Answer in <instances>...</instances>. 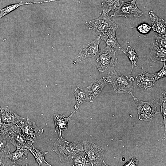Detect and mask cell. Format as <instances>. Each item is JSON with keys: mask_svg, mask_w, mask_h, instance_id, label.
Masks as SVG:
<instances>
[{"mask_svg": "<svg viewBox=\"0 0 166 166\" xmlns=\"http://www.w3.org/2000/svg\"><path fill=\"white\" fill-rule=\"evenodd\" d=\"M52 150L58 155L62 163L65 162L76 153L84 152L82 142H69L59 138L55 142Z\"/></svg>", "mask_w": 166, "mask_h": 166, "instance_id": "1", "label": "cell"}, {"mask_svg": "<svg viewBox=\"0 0 166 166\" xmlns=\"http://www.w3.org/2000/svg\"><path fill=\"white\" fill-rule=\"evenodd\" d=\"M105 78L109 84L112 85L116 93L133 94L132 82L135 79L132 77L129 78L124 76L113 69L108 71Z\"/></svg>", "mask_w": 166, "mask_h": 166, "instance_id": "2", "label": "cell"}, {"mask_svg": "<svg viewBox=\"0 0 166 166\" xmlns=\"http://www.w3.org/2000/svg\"><path fill=\"white\" fill-rule=\"evenodd\" d=\"M116 50L110 46L107 45L102 47L99 50V57L96 60L97 68L101 73H104L114 69L118 61L115 55Z\"/></svg>", "mask_w": 166, "mask_h": 166, "instance_id": "3", "label": "cell"}, {"mask_svg": "<svg viewBox=\"0 0 166 166\" xmlns=\"http://www.w3.org/2000/svg\"><path fill=\"white\" fill-rule=\"evenodd\" d=\"M82 142L91 166H107L104 161V148L89 141L83 140Z\"/></svg>", "mask_w": 166, "mask_h": 166, "instance_id": "4", "label": "cell"}, {"mask_svg": "<svg viewBox=\"0 0 166 166\" xmlns=\"http://www.w3.org/2000/svg\"><path fill=\"white\" fill-rule=\"evenodd\" d=\"M131 95L137 106L139 118L140 120L150 121L159 113L156 110L157 107L159 105L157 100L145 102L138 99L133 94Z\"/></svg>", "mask_w": 166, "mask_h": 166, "instance_id": "5", "label": "cell"}, {"mask_svg": "<svg viewBox=\"0 0 166 166\" xmlns=\"http://www.w3.org/2000/svg\"><path fill=\"white\" fill-rule=\"evenodd\" d=\"M156 40L149 49L150 59L155 62L166 59V34L156 33Z\"/></svg>", "mask_w": 166, "mask_h": 166, "instance_id": "6", "label": "cell"}, {"mask_svg": "<svg viewBox=\"0 0 166 166\" xmlns=\"http://www.w3.org/2000/svg\"><path fill=\"white\" fill-rule=\"evenodd\" d=\"M101 40L99 36L91 42L82 46L79 49L78 54L73 61V64L87 58L95 57L98 54L99 45Z\"/></svg>", "mask_w": 166, "mask_h": 166, "instance_id": "7", "label": "cell"}, {"mask_svg": "<svg viewBox=\"0 0 166 166\" xmlns=\"http://www.w3.org/2000/svg\"><path fill=\"white\" fill-rule=\"evenodd\" d=\"M136 0H132L128 2L122 1L120 6L115 9L113 14L111 17L124 16L126 18L131 17L138 18L141 17L143 13L136 6Z\"/></svg>", "mask_w": 166, "mask_h": 166, "instance_id": "8", "label": "cell"}, {"mask_svg": "<svg viewBox=\"0 0 166 166\" xmlns=\"http://www.w3.org/2000/svg\"><path fill=\"white\" fill-rule=\"evenodd\" d=\"M19 126L27 140L31 141L33 144L43 132L42 128L38 127L35 122L28 117Z\"/></svg>", "mask_w": 166, "mask_h": 166, "instance_id": "9", "label": "cell"}, {"mask_svg": "<svg viewBox=\"0 0 166 166\" xmlns=\"http://www.w3.org/2000/svg\"><path fill=\"white\" fill-rule=\"evenodd\" d=\"M119 28V26L113 20L110 27L106 31L100 33L99 36L101 40L104 41L107 45L110 46L116 51H122L124 49L120 45L116 37V31Z\"/></svg>", "mask_w": 166, "mask_h": 166, "instance_id": "10", "label": "cell"}, {"mask_svg": "<svg viewBox=\"0 0 166 166\" xmlns=\"http://www.w3.org/2000/svg\"><path fill=\"white\" fill-rule=\"evenodd\" d=\"M112 22L109 14L102 12L99 17L89 22L88 27L89 29L101 33L106 31L110 27Z\"/></svg>", "mask_w": 166, "mask_h": 166, "instance_id": "11", "label": "cell"}, {"mask_svg": "<svg viewBox=\"0 0 166 166\" xmlns=\"http://www.w3.org/2000/svg\"><path fill=\"white\" fill-rule=\"evenodd\" d=\"M9 135L10 143L15 147L21 149H28L29 145L27 143V140L22 132L19 126L13 125Z\"/></svg>", "mask_w": 166, "mask_h": 166, "instance_id": "12", "label": "cell"}, {"mask_svg": "<svg viewBox=\"0 0 166 166\" xmlns=\"http://www.w3.org/2000/svg\"><path fill=\"white\" fill-rule=\"evenodd\" d=\"M24 118L6 108L0 107V122L8 125L19 126L24 121Z\"/></svg>", "mask_w": 166, "mask_h": 166, "instance_id": "13", "label": "cell"}, {"mask_svg": "<svg viewBox=\"0 0 166 166\" xmlns=\"http://www.w3.org/2000/svg\"><path fill=\"white\" fill-rule=\"evenodd\" d=\"M109 84L105 77L94 81L91 83L86 88L88 93L89 100L93 102L100 93L104 87Z\"/></svg>", "mask_w": 166, "mask_h": 166, "instance_id": "14", "label": "cell"}, {"mask_svg": "<svg viewBox=\"0 0 166 166\" xmlns=\"http://www.w3.org/2000/svg\"><path fill=\"white\" fill-rule=\"evenodd\" d=\"M137 85L142 90H148L154 87L156 81L153 73H149L144 71L140 73L135 77Z\"/></svg>", "mask_w": 166, "mask_h": 166, "instance_id": "15", "label": "cell"}, {"mask_svg": "<svg viewBox=\"0 0 166 166\" xmlns=\"http://www.w3.org/2000/svg\"><path fill=\"white\" fill-rule=\"evenodd\" d=\"M75 112V111L72 112L69 116L66 118L63 114L57 113L54 114L53 120L55 126V132L57 133L61 139H64L62 136L61 132L64 130H68V122Z\"/></svg>", "mask_w": 166, "mask_h": 166, "instance_id": "16", "label": "cell"}, {"mask_svg": "<svg viewBox=\"0 0 166 166\" xmlns=\"http://www.w3.org/2000/svg\"><path fill=\"white\" fill-rule=\"evenodd\" d=\"M149 14L153 30L159 34H166V22L156 16L152 10L150 11Z\"/></svg>", "mask_w": 166, "mask_h": 166, "instance_id": "17", "label": "cell"}, {"mask_svg": "<svg viewBox=\"0 0 166 166\" xmlns=\"http://www.w3.org/2000/svg\"><path fill=\"white\" fill-rule=\"evenodd\" d=\"M73 93L76 100V104L74 106L76 112L82 104L89 101V97L86 89L82 86H76L73 90Z\"/></svg>", "mask_w": 166, "mask_h": 166, "instance_id": "18", "label": "cell"}, {"mask_svg": "<svg viewBox=\"0 0 166 166\" xmlns=\"http://www.w3.org/2000/svg\"><path fill=\"white\" fill-rule=\"evenodd\" d=\"M28 149L34 157L39 166H51L45 160V156L48 153L46 151H40L35 148L33 144L29 146Z\"/></svg>", "mask_w": 166, "mask_h": 166, "instance_id": "19", "label": "cell"}, {"mask_svg": "<svg viewBox=\"0 0 166 166\" xmlns=\"http://www.w3.org/2000/svg\"><path fill=\"white\" fill-rule=\"evenodd\" d=\"M29 152L28 149H21L17 148L15 151L12 153H10L7 157L11 161L15 163L16 161L20 162L24 159L28 158V154Z\"/></svg>", "mask_w": 166, "mask_h": 166, "instance_id": "20", "label": "cell"}, {"mask_svg": "<svg viewBox=\"0 0 166 166\" xmlns=\"http://www.w3.org/2000/svg\"><path fill=\"white\" fill-rule=\"evenodd\" d=\"M40 3V1L34 2H26L25 3H23L22 1H21L18 3L11 4L6 6L3 8H0V19L3 17L14 10L21 6L25 5L35 4L37 3Z\"/></svg>", "mask_w": 166, "mask_h": 166, "instance_id": "21", "label": "cell"}, {"mask_svg": "<svg viewBox=\"0 0 166 166\" xmlns=\"http://www.w3.org/2000/svg\"><path fill=\"white\" fill-rule=\"evenodd\" d=\"M120 5L119 0H104L102 3L103 12L107 14L114 11Z\"/></svg>", "mask_w": 166, "mask_h": 166, "instance_id": "22", "label": "cell"}, {"mask_svg": "<svg viewBox=\"0 0 166 166\" xmlns=\"http://www.w3.org/2000/svg\"><path fill=\"white\" fill-rule=\"evenodd\" d=\"M130 59L132 65V67L130 75L135 66L138 67L136 64L137 62L139 60L137 55L134 49L131 46H128L126 50L124 49L122 51Z\"/></svg>", "mask_w": 166, "mask_h": 166, "instance_id": "23", "label": "cell"}, {"mask_svg": "<svg viewBox=\"0 0 166 166\" xmlns=\"http://www.w3.org/2000/svg\"><path fill=\"white\" fill-rule=\"evenodd\" d=\"M10 137L8 134L0 135V152H5L7 155L10 153Z\"/></svg>", "mask_w": 166, "mask_h": 166, "instance_id": "24", "label": "cell"}, {"mask_svg": "<svg viewBox=\"0 0 166 166\" xmlns=\"http://www.w3.org/2000/svg\"><path fill=\"white\" fill-rule=\"evenodd\" d=\"M80 152L76 153L71 157L73 163V165L77 166L81 163L89 162L87 156L85 152H84L80 153Z\"/></svg>", "mask_w": 166, "mask_h": 166, "instance_id": "25", "label": "cell"}, {"mask_svg": "<svg viewBox=\"0 0 166 166\" xmlns=\"http://www.w3.org/2000/svg\"><path fill=\"white\" fill-rule=\"evenodd\" d=\"M0 166H19L11 161L5 152H0Z\"/></svg>", "mask_w": 166, "mask_h": 166, "instance_id": "26", "label": "cell"}, {"mask_svg": "<svg viewBox=\"0 0 166 166\" xmlns=\"http://www.w3.org/2000/svg\"><path fill=\"white\" fill-rule=\"evenodd\" d=\"M132 28L136 29L141 34H146L150 31L152 27L147 23H144L140 24L136 27Z\"/></svg>", "mask_w": 166, "mask_h": 166, "instance_id": "27", "label": "cell"}, {"mask_svg": "<svg viewBox=\"0 0 166 166\" xmlns=\"http://www.w3.org/2000/svg\"><path fill=\"white\" fill-rule=\"evenodd\" d=\"M164 64L163 68L159 71L153 73L154 78L156 81L166 77V62L164 61Z\"/></svg>", "mask_w": 166, "mask_h": 166, "instance_id": "28", "label": "cell"}, {"mask_svg": "<svg viewBox=\"0 0 166 166\" xmlns=\"http://www.w3.org/2000/svg\"><path fill=\"white\" fill-rule=\"evenodd\" d=\"M11 127V125L6 124L0 122V135L3 134L9 135Z\"/></svg>", "mask_w": 166, "mask_h": 166, "instance_id": "29", "label": "cell"}]
</instances>
